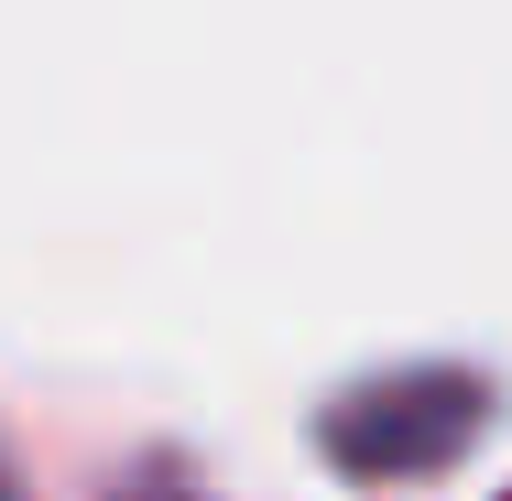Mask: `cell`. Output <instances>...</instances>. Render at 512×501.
Segmentation results:
<instances>
[{
    "label": "cell",
    "mask_w": 512,
    "mask_h": 501,
    "mask_svg": "<svg viewBox=\"0 0 512 501\" xmlns=\"http://www.w3.org/2000/svg\"><path fill=\"white\" fill-rule=\"evenodd\" d=\"M458 425H469V393H458V382H404V393L338 414V447H349L360 469H414V458H436Z\"/></svg>",
    "instance_id": "1"
}]
</instances>
